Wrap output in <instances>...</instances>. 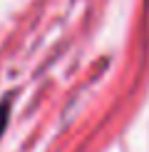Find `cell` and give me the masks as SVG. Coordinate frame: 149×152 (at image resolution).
<instances>
[{"label":"cell","instance_id":"cell-1","mask_svg":"<svg viewBox=\"0 0 149 152\" xmlns=\"http://www.w3.org/2000/svg\"><path fill=\"white\" fill-rule=\"evenodd\" d=\"M8 117H10V100H5V102H0V135L8 125Z\"/></svg>","mask_w":149,"mask_h":152}]
</instances>
